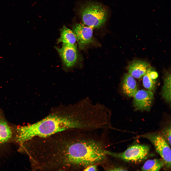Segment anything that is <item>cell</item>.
<instances>
[{
  "label": "cell",
  "instance_id": "1",
  "mask_svg": "<svg viewBox=\"0 0 171 171\" xmlns=\"http://www.w3.org/2000/svg\"><path fill=\"white\" fill-rule=\"evenodd\" d=\"M86 132L66 130L57 139L54 155L62 171H83L90 165L101 164L107 158L103 142Z\"/></svg>",
  "mask_w": 171,
  "mask_h": 171
},
{
  "label": "cell",
  "instance_id": "2",
  "mask_svg": "<svg viewBox=\"0 0 171 171\" xmlns=\"http://www.w3.org/2000/svg\"><path fill=\"white\" fill-rule=\"evenodd\" d=\"M90 127L86 114L76 104L51 113L34 123L17 128L19 140L25 142L35 137H45L66 130L87 131Z\"/></svg>",
  "mask_w": 171,
  "mask_h": 171
},
{
  "label": "cell",
  "instance_id": "3",
  "mask_svg": "<svg viewBox=\"0 0 171 171\" xmlns=\"http://www.w3.org/2000/svg\"><path fill=\"white\" fill-rule=\"evenodd\" d=\"M79 14L83 24L93 28L101 27L107 18V11L105 8L95 2H87L82 5Z\"/></svg>",
  "mask_w": 171,
  "mask_h": 171
},
{
  "label": "cell",
  "instance_id": "4",
  "mask_svg": "<svg viewBox=\"0 0 171 171\" xmlns=\"http://www.w3.org/2000/svg\"><path fill=\"white\" fill-rule=\"evenodd\" d=\"M150 151L149 147L143 144H136L131 146L121 152H115L106 150L107 156L123 161L134 162H140L147 158Z\"/></svg>",
  "mask_w": 171,
  "mask_h": 171
},
{
  "label": "cell",
  "instance_id": "5",
  "mask_svg": "<svg viewBox=\"0 0 171 171\" xmlns=\"http://www.w3.org/2000/svg\"><path fill=\"white\" fill-rule=\"evenodd\" d=\"M149 140L153 145L156 151L164 161L166 167L171 168V151L170 146L160 133H147L139 136Z\"/></svg>",
  "mask_w": 171,
  "mask_h": 171
},
{
  "label": "cell",
  "instance_id": "6",
  "mask_svg": "<svg viewBox=\"0 0 171 171\" xmlns=\"http://www.w3.org/2000/svg\"><path fill=\"white\" fill-rule=\"evenodd\" d=\"M93 29L83 24H76L72 27L79 48L83 49L93 42Z\"/></svg>",
  "mask_w": 171,
  "mask_h": 171
},
{
  "label": "cell",
  "instance_id": "7",
  "mask_svg": "<svg viewBox=\"0 0 171 171\" xmlns=\"http://www.w3.org/2000/svg\"><path fill=\"white\" fill-rule=\"evenodd\" d=\"M61 48H56L63 62L68 68L73 66L76 63L78 54L76 45H71L62 43Z\"/></svg>",
  "mask_w": 171,
  "mask_h": 171
},
{
  "label": "cell",
  "instance_id": "8",
  "mask_svg": "<svg viewBox=\"0 0 171 171\" xmlns=\"http://www.w3.org/2000/svg\"><path fill=\"white\" fill-rule=\"evenodd\" d=\"M152 91L142 89L138 90L133 97V104L137 110H149L154 99Z\"/></svg>",
  "mask_w": 171,
  "mask_h": 171
},
{
  "label": "cell",
  "instance_id": "9",
  "mask_svg": "<svg viewBox=\"0 0 171 171\" xmlns=\"http://www.w3.org/2000/svg\"><path fill=\"white\" fill-rule=\"evenodd\" d=\"M149 66V64L145 61H133L128 66V74L134 78H140L143 77Z\"/></svg>",
  "mask_w": 171,
  "mask_h": 171
},
{
  "label": "cell",
  "instance_id": "10",
  "mask_svg": "<svg viewBox=\"0 0 171 171\" xmlns=\"http://www.w3.org/2000/svg\"><path fill=\"white\" fill-rule=\"evenodd\" d=\"M122 88L123 93L130 97H133L138 90L135 80L128 73H125L124 75Z\"/></svg>",
  "mask_w": 171,
  "mask_h": 171
},
{
  "label": "cell",
  "instance_id": "11",
  "mask_svg": "<svg viewBox=\"0 0 171 171\" xmlns=\"http://www.w3.org/2000/svg\"><path fill=\"white\" fill-rule=\"evenodd\" d=\"M13 130L6 120L3 111L0 109V144L6 143L11 139Z\"/></svg>",
  "mask_w": 171,
  "mask_h": 171
},
{
  "label": "cell",
  "instance_id": "12",
  "mask_svg": "<svg viewBox=\"0 0 171 171\" xmlns=\"http://www.w3.org/2000/svg\"><path fill=\"white\" fill-rule=\"evenodd\" d=\"M158 76L157 72L152 67L149 66L143 76V84L144 88L150 91L154 90L156 80Z\"/></svg>",
  "mask_w": 171,
  "mask_h": 171
},
{
  "label": "cell",
  "instance_id": "13",
  "mask_svg": "<svg viewBox=\"0 0 171 171\" xmlns=\"http://www.w3.org/2000/svg\"><path fill=\"white\" fill-rule=\"evenodd\" d=\"M76 41V36L72 30L63 26L60 30V36L58 39V43L74 45Z\"/></svg>",
  "mask_w": 171,
  "mask_h": 171
},
{
  "label": "cell",
  "instance_id": "14",
  "mask_svg": "<svg viewBox=\"0 0 171 171\" xmlns=\"http://www.w3.org/2000/svg\"><path fill=\"white\" fill-rule=\"evenodd\" d=\"M171 74L167 72L164 78L163 85L162 90V95L167 103L171 102Z\"/></svg>",
  "mask_w": 171,
  "mask_h": 171
},
{
  "label": "cell",
  "instance_id": "15",
  "mask_svg": "<svg viewBox=\"0 0 171 171\" xmlns=\"http://www.w3.org/2000/svg\"><path fill=\"white\" fill-rule=\"evenodd\" d=\"M165 165L162 159H155L147 161L141 168L142 171H159Z\"/></svg>",
  "mask_w": 171,
  "mask_h": 171
},
{
  "label": "cell",
  "instance_id": "16",
  "mask_svg": "<svg viewBox=\"0 0 171 171\" xmlns=\"http://www.w3.org/2000/svg\"><path fill=\"white\" fill-rule=\"evenodd\" d=\"M168 144L171 146V126L170 125L162 129L160 133Z\"/></svg>",
  "mask_w": 171,
  "mask_h": 171
},
{
  "label": "cell",
  "instance_id": "17",
  "mask_svg": "<svg viewBox=\"0 0 171 171\" xmlns=\"http://www.w3.org/2000/svg\"><path fill=\"white\" fill-rule=\"evenodd\" d=\"M98 165L97 164H93L90 165L86 168L83 171H98Z\"/></svg>",
  "mask_w": 171,
  "mask_h": 171
}]
</instances>
